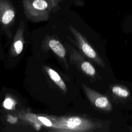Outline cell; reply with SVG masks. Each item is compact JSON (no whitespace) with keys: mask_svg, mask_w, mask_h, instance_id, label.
<instances>
[{"mask_svg":"<svg viewBox=\"0 0 132 132\" xmlns=\"http://www.w3.org/2000/svg\"><path fill=\"white\" fill-rule=\"evenodd\" d=\"M53 123L48 129L54 132H96L108 131L111 121L81 116L57 117L47 115Z\"/></svg>","mask_w":132,"mask_h":132,"instance_id":"cell-1","label":"cell"},{"mask_svg":"<svg viewBox=\"0 0 132 132\" xmlns=\"http://www.w3.org/2000/svg\"><path fill=\"white\" fill-rule=\"evenodd\" d=\"M24 14L27 19L34 22L46 21L53 11L51 3L48 0H23Z\"/></svg>","mask_w":132,"mask_h":132,"instance_id":"cell-2","label":"cell"},{"mask_svg":"<svg viewBox=\"0 0 132 132\" xmlns=\"http://www.w3.org/2000/svg\"><path fill=\"white\" fill-rule=\"evenodd\" d=\"M69 29L74 37L73 43L77 46L79 52L100 67L105 68L106 64L104 60L90 44L85 36L71 25L69 26Z\"/></svg>","mask_w":132,"mask_h":132,"instance_id":"cell-3","label":"cell"},{"mask_svg":"<svg viewBox=\"0 0 132 132\" xmlns=\"http://www.w3.org/2000/svg\"><path fill=\"white\" fill-rule=\"evenodd\" d=\"M70 63L74 65L82 74L87 76L91 81L101 79L94 66L86 59V57L73 46L66 44Z\"/></svg>","mask_w":132,"mask_h":132,"instance_id":"cell-4","label":"cell"},{"mask_svg":"<svg viewBox=\"0 0 132 132\" xmlns=\"http://www.w3.org/2000/svg\"><path fill=\"white\" fill-rule=\"evenodd\" d=\"M81 85L88 100L95 109L105 113H109L112 110V105L108 95L97 92L85 84Z\"/></svg>","mask_w":132,"mask_h":132,"instance_id":"cell-5","label":"cell"},{"mask_svg":"<svg viewBox=\"0 0 132 132\" xmlns=\"http://www.w3.org/2000/svg\"><path fill=\"white\" fill-rule=\"evenodd\" d=\"M15 10L9 0H0V24L9 37H11L9 28L14 23Z\"/></svg>","mask_w":132,"mask_h":132,"instance_id":"cell-6","label":"cell"},{"mask_svg":"<svg viewBox=\"0 0 132 132\" xmlns=\"http://www.w3.org/2000/svg\"><path fill=\"white\" fill-rule=\"evenodd\" d=\"M42 46L43 51H48L50 50L53 51V52L64 63L67 69H68L66 48L59 40L54 37L48 36L45 38Z\"/></svg>","mask_w":132,"mask_h":132,"instance_id":"cell-7","label":"cell"},{"mask_svg":"<svg viewBox=\"0 0 132 132\" xmlns=\"http://www.w3.org/2000/svg\"><path fill=\"white\" fill-rule=\"evenodd\" d=\"M25 24L21 21L15 35L10 49V55L12 57H15L19 55L23 51L24 44Z\"/></svg>","mask_w":132,"mask_h":132,"instance_id":"cell-8","label":"cell"},{"mask_svg":"<svg viewBox=\"0 0 132 132\" xmlns=\"http://www.w3.org/2000/svg\"><path fill=\"white\" fill-rule=\"evenodd\" d=\"M109 92L114 101L124 102L130 97L128 88L123 85L113 84L109 86Z\"/></svg>","mask_w":132,"mask_h":132,"instance_id":"cell-9","label":"cell"},{"mask_svg":"<svg viewBox=\"0 0 132 132\" xmlns=\"http://www.w3.org/2000/svg\"><path fill=\"white\" fill-rule=\"evenodd\" d=\"M43 68L48 77L54 82V84L56 85L59 88L62 90V91L64 93H66L68 90L67 86L59 74L56 71L48 66L44 65Z\"/></svg>","mask_w":132,"mask_h":132,"instance_id":"cell-10","label":"cell"},{"mask_svg":"<svg viewBox=\"0 0 132 132\" xmlns=\"http://www.w3.org/2000/svg\"><path fill=\"white\" fill-rule=\"evenodd\" d=\"M18 117L24 122L30 124L37 130H39L42 126L38 119V114L27 111H21L18 113Z\"/></svg>","mask_w":132,"mask_h":132,"instance_id":"cell-11","label":"cell"},{"mask_svg":"<svg viewBox=\"0 0 132 132\" xmlns=\"http://www.w3.org/2000/svg\"><path fill=\"white\" fill-rule=\"evenodd\" d=\"M16 104L15 101L13 98L7 96L3 102V105L4 107L7 109L12 110L14 109Z\"/></svg>","mask_w":132,"mask_h":132,"instance_id":"cell-12","label":"cell"},{"mask_svg":"<svg viewBox=\"0 0 132 132\" xmlns=\"http://www.w3.org/2000/svg\"><path fill=\"white\" fill-rule=\"evenodd\" d=\"M48 1H50L52 4L53 12H55L56 11V9L58 6L59 4L61 2V0H48Z\"/></svg>","mask_w":132,"mask_h":132,"instance_id":"cell-13","label":"cell"},{"mask_svg":"<svg viewBox=\"0 0 132 132\" xmlns=\"http://www.w3.org/2000/svg\"><path fill=\"white\" fill-rule=\"evenodd\" d=\"M7 121L11 124H14L16 123V122L18 121V119L15 117L13 116L12 115H8L7 116Z\"/></svg>","mask_w":132,"mask_h":132,"instance_id":"cell-14","label":"cell"},{"mask_svg":"<svg viewBox=\"0 0 132 132\" xmlns=\"http://www.w3.org/2000/svg\"><path fill=\"white\" fill-rule=\"evenodd\" d=\"M129 130H130V131H132V126L130 127V128H129Z\"/></svg>","mask_w":132,"mask_h":132,"instance_id":"cell-15","label":"cell"}]
</instances>
